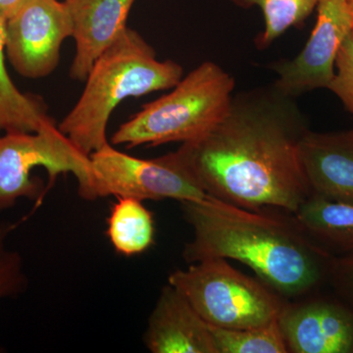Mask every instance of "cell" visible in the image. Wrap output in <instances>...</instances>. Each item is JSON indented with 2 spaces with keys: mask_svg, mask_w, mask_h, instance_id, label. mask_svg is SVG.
Masks as SVG:
<instances>
[{
  "mask_svg": "<svg viewBox=\"0 0 353 353\" xmlns=\"http://www.w3.org/2000/svg\"><path fill=\"white\" fill-rule=\"evenodd\" d=\"M309 130L296 99L272 83L234 94L220 122L175 152L208 196L294 214L310 196L301 158Z\"/></svg>",
  "mask_w": 353,
  "mask_h": 353,
  "instance_id": "cell-1",
  "label": "cell"
},
{
  "mask_svg": "<svg viewBox=\"0 0 353 353\" xmlns=\"http://www.w3.org/2000/svg\"><path fill=\"white\" fill-rule=\"evenodd\" d=\"M180 203L192 229V241L183 252L189 264L208 259L236 260L282 296L304 294L329 277L334 256L294 217L285 220L208 194Z\"/></svg>",
  "mask_w": 353,
  "mask_h": 353,
  "instance_id": "cell-2",
  "label": "cell"
},
{
  "mask_svg": "<svg viewBox=\"0 0 353 353\" xmlns=\"http://www.w3.org/2000/svg\"><path fill=\"white\" fill-rule=\"evenodd\" d=\"M183 77L182 65L158 60L157 51L143 37L127 28L97 58L80 99L58 129L90 157L109 143L108 122L121 102L172 90Z\"/></svg>",
  "mask_w": 353,
  "mask_h": 353,
  "instance_id": "cell-3",
  "label": "cell"
},
{
  "mask_svg": "<svg viewBox=\"0 0 353 353\" xmlns=\"http://www.w3.org/2000/svg\"><path fill=\"white\" fill-rule=\"evenodd\" d=\"M236 81L219 64L202 62L169 94L146 103L121 125L111 143L132 148L196 141L224 117Z\"/></svg>",
  "mask_w": 353,
  "mask_h": 353,
  "instance_id": "cell-4",
  "label": "cell"
},
{
  "mask_svg": "<svg viewBox=\"0 0 353 353\" xmlns=\"http://www.w3.org/2000/svg\"><path fill=\"white\" fill-rule=\"evenodd\" d=\"M176 288L210 326L248 329L275 321L281 297L259 281L234 269L225 259H208L171 273Z\"/></svg>",
  "mask_w": 353,
  "mask_h": 353,
  "instance_id": "cell-5",
  "label": "cell"
},
{
  "mask_svg": "<svg viewBox=\"0 0 353 353\" xmlns=\"http://www.w3.org/2000/svg\"><path fill=\"white\" fill-rule=\"evenodd\" d=\"M43 167L50 176V188L60 174H73L78 194L85 199L92 182L90 158L80 152L57 124L38 132L0 134V212L14 208L21 199L39 208L48 187L32 174Z\"/></svg>",
  "mask_w": 353,
  "mask_h": 353,
  "instance_id": "cell-6",
  "label": "cell"
},
{
  "mask_svg": "<svg viewBox=\"0 0 353 353\" xmlns=\"http://www.w3.org/2000/svg\"><path fill=\"white\" fill-rule=\"evenodd\" d=\"M90 158L92 182L85 201L112 196L181 202L206 196L175 152L143 159L120 152L108 143Z\"/></svg>",
  "mask_w": 353,
  "mask_h": 353,
  "instance_id": "cell-7",
  "label": "cell"
},
{
  "mask_svg": "<svg viewBox=\"0 0 353 353\" xmlns=\"http://www.w3.org/2000/svg\"><path fill=\"white\" fill-rule=\"evenodd\" d=\"M73 25L63 1L26 0L4 21L6 54L19 75L39 79L57 68Z\"/></svg>",
  "mask_w": 353,
  "mask_h": 353,
  "instance_id": "cell-8",
  "label": "cell"
},
{
  "mask_svg": "<svg viewBox=\"0 0 353 353\" xmlns=\"http://www.w3.org/2000/svg\"><path fill=\"white\" fill-rule=\"evenodd\" d=\"M317 18L303 50L292 59L269 65L277 74L273 83L283 94L296 99L316 90H328L343 41L352 32L347 0H318Z\"/></svg>",
  "mask_w": 353,
  "mask_h": 353,
  "instance_id": "cell-9",
  "label": "cell"
},
{
  "mask_svg": "<svg viewBox=\"0 0 353 353\" xmlns=\"http://www.w3.org/2000/svg\"><path fill=\"white\" fill-rule=\"evenodd\" d=\"M289 352L350 353L353 310L328 299L284 305L278 318Z\"/></svg>",
  "mask_w": 353,
  "mask_h": 353,
  "instance_id": "cell-10",
  "label": "cell"
},
{
  "mask_svg": "<svg viewBox=\"0 0 353 353\" xmlns=\"http://www.w3.org/2000/svg\"><path fill=\"white\" fill-rule=\"evenodd\" d=\"M137 0H63L68 10L76 52L69 75L83 82L97 58L127 29Z\"/></svg>",
  "mask_w": 353,
  "mask_h": 353,
  "instance_id": "cell-11",
  "label": "cell"
},
{
  "mask_svg": "<svg viewBox=\"0 0 353 353\" xmlns=\"http://www.w3.org/2000/svg\"><path fill=\"white\" fill-rule=\"evenodd\" d=\"M301 158L311 196L353 205V128L309 130L301 141Z\"/></svg>",
  "mask_w": 353,
  "mask_h": 353,
  "instance_id": "cell-12",
  "label": "cell"
},
{
  "mask_svg": "<svg viewBox=\"0 0 353 353\" xmlns=\"http://www.w3.org/2000/svg\"><path fill=\"white\" fill-rule=\"evenodd\" d=\"M143 341L152 353H217L208 323L170 284L160 292Z\"/></svg>",
  "mask_w": 353,
  "mask_h": 353,
  "instance_id": "cell-13",
  "label": "cell"
},
{
  "mask_svg": "<svg viewBox=\"0 0 353 353\" xmlns=\"http://www.w3.org/2000/svg\"><path fill=\"white\" fill-rule=\"evenodd\" d=\"M303 231L325 250L353 255V205L309 196L294 213Z\"/></svg>",
  "mask_w": 353,
  "mask_h": 353,
  "instance_id": "cell-14",
  "label": "cell"
},
{
  "mask_svg": "<svg viewBox=\"0 0 353 353\" xmlns=\"http://www.w3.org/2000/svg\"><path fill=\"white\" fill-rule=\"evenodd\" d=\"M54 124L43 99L21 92L9 76L6 65L4 20L0 17V134L38 132Z\"/></svg>",
  "mask_w": 353,
  "mask_h": 353,
  "instance_id": "cell-15",
  "label": "cell"
},
{
  "mask_svg": "<svg viewBox=\"0 0 353 353\" xmlns=\"http://www.w3.org/2000/svg\"><path fill=\"white\" fill-rule=\"evenodd\" d=\"M143 202L117 197L111 208L106 234L114 250L122 256L143 254L154 243L153 215Z\"/></svg>",
  "mask_w": 353,
  "mask_h": 353,
  "instance_id": "cell-16",
  "label": "cell"
},
{
  "mask_svg": "<svg viewBox=\"0 0 353 353\" xmlns=\"http://www.w3.org/2000/svg\"><path fill=\"white\" fill-rule=\"evenodd\" d=\"M241 8L259 7L264 28L254 39L259 50H265L292 28L301 29L317 6L318 0H227Z\"/></svg>",
  "mask_w": 353,
  "mask_h": 353,
  "instance_id": "cell-17",
  "label": "cell"
},
{
  "mask_svg": "<svg viewBox=\"0 0 353 353\" xmlns=\"http://www.w3.org/2000/svg\"><path fill=\"white\" fill-rule=\"evenodd\" d=\"M217 353H285L288 350L278 319L248 329L210 326Z\"/></svg>",
  "mask_w": 353,
  "mask_h": 353,
  "instance_id": "cell-18",
  "label": "cell"
},
{
  "mask_svg": "<svg viewBox=\"0 0 353 353\" xmlns=\"http://www.w3.org/2000/svg\"><path fill=\"white\" fill-rule=\"evenodd\" d=\"M27 218L26 216L18 222L0 223V303L3 299L19 296L28 287L22 256L7 246L9 236ZM2 352L3 348L0 347V352Z\"/></svg>",
  "mask_w": 353,
  "mask_h": 353,
  "instance_id": "cell-19",
  "label": "cell"
},
{
  "mask_svg": "<svg viewBox=\"0 0 353 353\" xmlns=\"http://www.w3.org/2000/svg\"><path fill=\"white\" fill-rule=\"evenodd\" d=\"M328 90L333 92L353 118V34H350L339 50L334 75Z\"/></svg>",
  "mask_w": 353,
  "mask_h": 353,
  "instance_id": "cell-20",
  "label": "cell"
},
{
  "mask_svg": "<svg viewBox=\"0 0 353 353\" xmlns=\"http://www.w3.org/2000/svg\"><path fill=\"white\" fill-rule=\"evenodd\" d=\"M329 277L347 305L353 310V255L334 257Z\"/></svg>",
  "mask_w": 353,
  "mask_h": 353,
  "instance_id": "cell-21",
  "label": "cell"
},
{
  "mask_svg": "<svg viewBox=\"0 0 353 353\" xmlns=\"http://www.w3.org/2000/svg\"><path fill=\"white\" fill-rule=\"evenodd\" d=\"M26 0H0V17L4 21L13 15Z\"/></svg>",
  "mask_w": 353,
  "mask_h": 353,
  "instance_id": "cell-22",
  "label": "cell"
},
{
  "mask_svg": "<svg viewBox=\"0 0 353 353\" xmlns=\"http://www.w3.org/2000/svg\"><path fill=\"white\" fill-rule=\"evenodd\" d=\"M348 9H350V16L352 21V34H353V0H347Z\"/></svg>",
  "mask_w": 353,
  "mask_h": 353,
  "instance_id": "cell-23",
  "label": "cell"
},
{
  "mask_svg": "<svg viewBox=\"0 0 353 353\" xmlns=\"http://www.w3.org/2000/svg\"><path fill=\"white\" fill-rule=\"evenodd\" d=\"M352 352H353V350H352Z\"/></svg>",
  "mask_w": 353,
  "mask_h": 353,
  "instance_id": "cell-24",
  "label": "cell"
}]
</instances>
